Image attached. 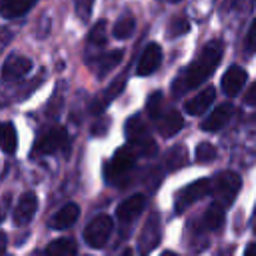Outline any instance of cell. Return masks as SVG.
<instances>
[{"label": "cell", "mask_w": 256, "mask_h": 256, "mask_svg": "<svg viewBox=\"0 0 256 256\" xmlns=\"http://www.w3.org/2000/svg\"><path fill=\"white\" fill-rule=\"evenodd\" d=\"M222 56H224V42L222 40H210L202 48L200 56L176 78V82L172 86L174 96L180 98V96L188 94L190 90L198 88L202 82H206L216 72V68L220 66Z\"/></svg>", "instance_id": "1"}, {"label": "cell", "mask_w": 256, "mask_h": 256, "mask_svg": "<svg viewBox=\"0 0 256 256\" xmlns=\"http://www.w3.org/2000/svg\"><path fill=\"white\" fill-rule=\"evenodd\" d=\"M126 136L130 142V148L136 152V156H152L156 154V142L148 130V126L142 122V118L134 116L126 122Z\"/></svg>", "instance_id": "2"}, {"label": "cell", "mask_w": 256, "mask_h": 256, "mask_svg": "<svg viewBox=\"0 0 256 256\" xmlns=\"http://www.w3.org/2000/svg\"><path fill=\"white\" fill-rule=\"evenodd\" d=\"M240 188H242V178H240L236 172H228V170H226V172H220V174L214 178L210 192H214L216 200H218L222 206H228V204H232V202L236 200Z\"/></svg>", "instance_id": "3"}, {"label": "cell", "mask_w": 256, "mask_h": 256, "mask_svg": "<svg viewBox=\"0 0 256 256\" xmlns=\"http://www.w3.org/2000/svg\"><path fill=\"white\" fill-rule=\"evenodd\" d=\"M112 230H114L112 218L106 216V214H100V216H96L94 220H90V224L84 228V242H86L90 248L100 250V248H104L106 242L110 240Z\"/></svg>", "instance_id": "4"}, {"label": "cell", "mask_w": 256, "mask_h": 256, "mask_svg": "<svg viewBox=\"0 0 256 256\" xmlns=\"http://www.w3.org/2000/svg\"><path fill=\"white\" fill-rule=\"evenodd\" d=\"M68 148V132L62 126H54L50 128L46 134H42L34 148H32V156H48V154H56L60 150Z\"/></svg>", "instance_id": "5"}, {"label": "cell", "mask_w": 256, "mask_h": 256, "mask_svg": "<svg viewBox=\"0 0 256 256\" xmlns=\"http://www.w3.org/2000/svg\"><path fill=\"white\" fill-rule=\"evenodd\" d=\"M210 188H212V182H210V180H196V182L184 186V188L176 194V200H174L176 214H182V212L188 210L192 204H196L198 200L206 198V196L210 194Z\"/></svg>", "instance_id": "6"}, {"label": "cell", "mask_w": 256, "mask_h": 256, "mask_svg": "<svg viewBox=\"0 0 256 256\" xmlns=\"http://www.w3.org/2000/svg\"><path fill=\"white\" fill-rule=\"evenodd\" d=\"M162 240V224H160V216L158 214H152L146 224L142 226V232H140V238H138V250L140 254H148L152 252Z\"/></svg>", "instance_id": "7"}, {"label": "cell", "mask_w": 256, "mask_h": 256, "mask_svg": "<svg viewBox=\"0 0 256 256\" xmlns=\"http://www.w3.org/2000/svg\"><path fill=\"white\" fill-rule=\"evenodd\" d=\"M134 164H136V152H134L130 146L120 148V150L114 154V158L110 160V164H108V170H106L108 180L114 182V180L126 176V174L134 168Z\"/></svg>", "instance_id": "8"}, {"label": "cell", "mask_w": 256, "mask_h": 256, "mask_svg": "<svg viewBox=\"0 0 256 256\" xmlns=\"http://www.w3.org/2000/svg\"><path fill=\"white\" fill-rule=\"evenodd\" d=\"M152 120L156 122V126H158V132L164 136V138H172V136H176L182 128H184V116L180 114V112H176V110H172V108H162L156 116H152Z\"/></svg>", "instance_id": "9"}, {"label": "cell", "mask_w": 256, "mask_h": 256, "mask_svg": "<svg viewBox=\"0 0 256 256\" xmlns=\"http://www.w3.org/2000/svg\"><path fill=\"white\" fill-rule=\"evenodd\" d=\"M146 204H148V198H146L144 194H132V196H128L124 202L118 204L116 216H118V220H120L122 224H128V222L136 220V218L144 212Z\"/></svg>", "instance_id": "10"}, {"label": "cell", "mask_w": 256, "mask_h": 256, "mask_svg": "<svg viewBox=\"0 0 256 256\" xmlns=\"http://www.w3.org/2000/svg\"><path fill=\"white\" fill-rule=\"evenodd\" d=\"M36 210H38V198H36V194L34 192H24L22 198L18 200L16 208H14V216H12L14 218V224L16 226H26L34 218Z\"/></svg>", "instance_id": "11"}, {"label": "cell", "mask_w": 256, "mask_h": 256, "mask_svg": "<svg viewBox=\"0 0 256 256\" xmlns=\"http://www.w3.org/2000/svg\"><path fill=\"white\" fill-rule=\"evenodd\" d=\"M162 62V48L158 44H148L140 56V62L136 66V74L138 76H150L152 72L158 70Z\"/></svg>", "instance_id": "12"}, {"label": "cell", "mask_w": 256, "mask_h": 256, "mask_svg": "<svg viewBox=\"0 0 256 256\" xmlns=\"http://www.w3.org/2000/svg\"><path fill=\"white\" fill-rule=\"evenodd\" d=\"M234 116V106L230 102H224L220 106H216V110L202 122V130L204 132H218L222 130Z\"/></svg>", "instance_id": "13"}, {"label": "cell", "mask_w": 256, "mask_h": 256, "mask_svg": "<svg viewBox=\"0 0 256 256\" xmlns=\"http://www.w3.org/2000/svg\"><path fill=\"white\" fill-rule=\"evenodd\" d=\"M248 80V74L242 66H230L226 70V74L222 76V90L226 96H236L242 92L244 84Z\"/></svg>", "instance_id": "14"}, {"label": "cell", "mask_w": 256, "mask_h": 256, "mask_svg": "<svg viewBox=\"0 0 256 256\" xmlns=\"http://www.w3.org/2000/svg\"><path fill=\"white\" fill-rule=\"evenodd\" d=\"M32 70V60L26 56H10L2 66L4 80H20Z\"/></svg>", "instance_id": "15"}, {"label": "cell", "mask_w": 256, "mask_h": 256, "mask_svg": "<svg viewBox=\"0 0 256 256\" xmlns=\"http://www.w3.org/2000/svg\"><path fill=\"white\" fill-rule=\"evenodd\" d=\"M126 88V78H116L108 88H106V92H102L94 102H92V106H90V110H92V114H102L114 100H116V96H120V92Z\"/></svg>", "instance_id": "16"}, {"label": "cell", "mask_w": 256, "mask_h": 256, "mask_svg": "<svg viewBox=\"0 0 256 256\" xmlns=\"http://www.w3.org/2000/svg\"><path fill=\"white\" fill-rule=\"evenodd\" d=\"M214 100H216V90H214L212 86H208V88H204L198 96L190 98V100L184 104V110H186L190 116H200V114H204V112L214 104Z\"/></svg>", "instance_id": "17"}, {"label": "cell", "mask_w": 256, "mask_h": 256, "mask_svg": "<svg viewBox=\"0 0 256 256\" xmlns=\"http://www.w3.org/2000/svg\"><path fill=\"white\" fill-rule=\"evenodd\" d=\"M78 218H80V206L74 204V202H70V204L62 206V208L52 216L50 226H52L54 230H66V228L74 226Z\"/></svg>", "instance_id": "18"}, {"label": "cell", "mask_w": 256, "mask_h": 256, "mask_svg": "<svg viewBox=\"0 0 256 256\" xmlns=\"http://www.w3.org/2000/svg\"><path fill=\"white\" fill-rule=\"evenodd\" d=\"M38 0H0V16L2 18H20L36 6Z\"/></svg>", "instance_id": "19"}, {"label": "cell", "mask_w": 256, "mask_h": 256, "mask_svg": "<svg viewBox=\"0 0 256 256\" xmlns=\"http://www.w3.org/2000/svg\"><path fill=\"white\" fill-rule=\"evenodd\" d=\"M122 58H124V56H122L120 50H112V52H106L104 56H98V58L92 62V68H94V72H96L98 78H104V76H108L114 68L120 66Z\"/></svg>", "instance_id": "20"}, {"label": "cell", "mask_w": 256, "mask_h": 256, "mask_svg": "<svg viewBox=\"0 0 256 256\" xmlns=\"http://www.w3.org/2000/svg\"><path fill=\"white\" fill-rule=\"evenodd\" d=\"M222 224H224V208H222V204H212V206H208V210H206L204 216H202V226H200V228L214 232V230H220Z\"/></svg>", "instance_id": "21"}, {"label": "cell", "mask_w": 256, "mask_h": 256, "mask_svg": "<svg viewBox=\"0 0 256 256\" xmlns=\"http://www.w3.org/2000/svg\"><path fill=\"white\" fill-rule=\"evenodd\" d=\"M18 148V134L12 122L0 124V150L6 154H14Z\"/></svg>", "instance_id": "22"}, {"label": "cell", "mask_w": 256, "mask_h": 256, "mask_svg": "<svg viewBox=\"0 0 256 256\" xmlns=\"http://www.w3.org/2000/svg\"><path fill=\"white\" fill-rule=\"evenodd\" d=\"M76 252H78V244L74 238H60L46 246V254L52 256H72Z\"/></svg>", "instance_id": "23"}, {"label": "cell", "mask_w": 256, "mask_h": 256, "mask_svg": "<svg viewBox=\"0 0 256 256\" xmlns=\"http://www.w3.org/2000/svg\"><path fill=\"white\" fill-rule=\"evenodd\" d=\"M136 32V20L132 16H122L116 24H114V36L118 40H126Z\"/></svg>", "instance_id": "24"}, {"label": "cell", "mask_w": 256, "mask_h": 256, "mask_svg": "<svg viewBox=\"0 0 256 256\" xmlns=\"http://www.w3.org/2000/svg\"><path fill=\"white\" fill-rule=\"evenodd\" d=\"M186 158H188V154H186V148H184V146L172 148V150L168 152V156H166V166H168V170L172 172V170L182 168V166L186 164Z\"/></svg>", "instance_id": "25"}, {"label": "cell", "mask_w": 256, "mask_h": 256, "mask_svg": "<svg viewBox=\"0 0 256 256\" xmlns=\"http://www.w3.org/2000/svg\"><path fill=\"white\" fill-rule=\"evenodd\" d=\"M188 30H190V22H188V18H186L184 14L174 16V18L170 20V24H168V34H170V38H178V36L186 34Z\"/></svg>", "instance_id": "26"}, {"label": "cell", "mask_w": 256, "mask_h": 256, "mask_svg": "<svg viewBox=\"0 0 256 256\" xmlns=\"http://www.w3.org/2000/svg\"><path fill=\"white\" fill-rule=\"evenodd\" d=\"M216 156H218V150H216L210 142H200V144L196 146V160H198V162L208 164V162L216 160Z\"/></svg>", "instance_id": "27"}, {"label": "cell", "mask_w": 256, "mask_h": 256, "mask_svg": "<svg viewBox=\"0 0 256 256\" xmlns=\"http://www.w3.org/2000/svg\"><path fill=\"white\" fill-rule=\"evenodd\" d=\"M88 42L92 46H102L106 42V20H98L92 26V30L88 34Z\"/></svg>", "instance_id": "28"}, {"label": "cell", "mask_w": 256, "mask_h": 256, "mask_svg": "<svg viewBox=\"0 0 256 256\" xmlns=\"http://www.w3.org/2000/svg\"><path fill=\"white\" fill-rule=\"evenodd\" d=\"M244 48H246V52H256V18H254V22H252V26L246 34Z\"/></svg>", "instance_id": "29"}, {"label": "cell", "mask_w": 256, "mask_h": 256, "mask_svg": "<svg viewBox=\"0 0 256 256\" xmlns=\"http://www.w3.org/2000/svg\"><path fill=\"white\" fill-rule=\"evenodd\" d=\"M226 4L234 10H248V8H252L254 0H226Z\"/></svg>", "instance_id": "30"}, {"label": "cell", "mask_w": 256, "mask_h": 256, "mask_svg": "<svg viewBox=\"0 0 256 256\" xmlns=\"http://www.w3.org/2000/svg\"><path fill=\"white\" fill-rule=\"evenodd\" d=\"M244 102H246L248 106H254V108H256V82L248 88V92H246V96H244Z\"/></svg>", "instance_id": "31"}, {"label": "cell", "mask_w": 256, "mask_h": 256, "mask_svg": "<svg viewBox=\"0 0 256 256\" xmlns=\"http://www.w3.org/2000/svg\"><path fill=\"white\" fill-rule=\"evenodd\" d=\"M90 8H92V0H82V2L78 4V14H80L82 18H86V16L90 14Z\"/></svg>", "instance_id": "32"}, {"label": "cell", "mask_w": 256, "mask_h": 256, "mask_svg": "<svg viewBox=\"0 0 256 256\" xmlns=\"http://www.w3.org/2000/svg\"><path fill=\"white\" fill-rule=\"evenodd\" d=\"M10 204V196H4L2 198V202H0V220H2V216H4V212H6V206Z\"/></svg>", "instance_id": "33"}, {"label": "cell", "mask_w": 256, "mask_h": 256, "mask_svg": "<svg viewBox=\"0 0 256 256\" xmlns=\"http://www.w3.org/2000/svg\"><path fill=\"white\" fill-rule=\"evenodd\" d=\"M6 246H8V238H6L4 232H0V254L6 252Z\"/></svg>", "instance_id": "34"}, {"label": "cell", "mask_w": 256, "mask_h": 256, "mask_svg": "<svg viewBox=\"0 0 256 256\" xmlns=\"http://www.w3.org/2000/svg\"><path fill=\"white\" fill-rule=\"evenodd\" d=\"M244 254H246V256H256V242H252L250 246H246Z\"/></svg>", "instance_id": "35"}, {"label": "cell", "mask_w": 256, "mask_h": 256, "mask_svg": "<svg viewBox=\"0 0 256 256\" xmlns=\"http://www.w3.org/2000/svg\"><path fill=\"white\" fill-rule=\"evenodd\" d=\"M168 2H180V0H168Z\"/></svg>", "instance_id": "36"}]
</instances>
